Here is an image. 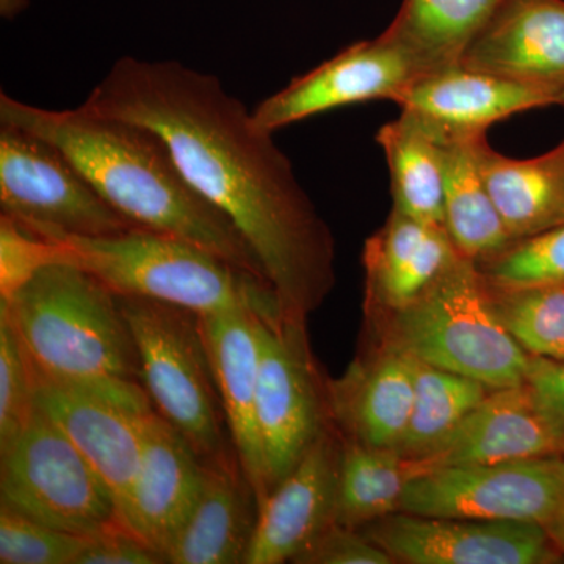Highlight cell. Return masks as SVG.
I'll list each match as a JSON object with an SVG mask.
<instances>
[{"instance_id":"cell-31","label":"cell","mask_w":564,"mask_h":564,"mask_svg":"<svg viewBox=\"0 0 564 564\" xmlns=\"http://www.w3.org/2000/svg\"><path fill=\"white\" fill-rule=\"evenodd\" d=\"M90 540L41 524L0 505L2 564H76Z\"/></svg>"},{"instance_id":"cell-37","label":"cell","mask_w":564,"mask_h":564,"mask_svg":"<svg viewBox=\"0 0 564 564\" xmlns=\"http://www.w3.org/2000/svg\"><path fill=\"white\" fill-rule=\"evenodd\" d=\"M545 530L551 534L552 541H554L558 551L564 554V503L562 505V508H560L555 518L549 522L547 527H545Z\"/></svg>"},{"instance_id":"cell-29","label":"cell","mask_w":564,"mask_h":564,"mask_svg":"<svg viewBox=\"0 0 564 564\" xmlns=\"http://www.w3.org/2000/svg\"><path fill=\"white\" fill-rule=\"evenodd\" d=\"M488 285L494 310L516 343L532 358L564 361V284Z\"/></svg>"},{"instance_id":"cell-27","label":"cell","mask_w":564,"mask_h":564,"mask_svg":"<svg viewBox=\"0 0 564 564\" xmlns=\"http://www.w3.org/2000/svg\"><path fill=\"white\" fill-rule=\"evenodd\" d=\"M426 470L422 458L358 441L345 444L340 454L337 524L358 529L397 513L406 486Z\"/></svg>"},{"instance_id":"cell-3","label":"cell","mask_w":564,"mask_h":564,"mask_svg":"<svg viewBox=\"0 0 564 564\" xmlns=\"http://www.w3.org/2000/svg\"><path fill=\"white\" fill-rule=\"evenodd\" d=\"M0 315L13 326L36 377L133 413L155 411L120 299L87 270L69 262L41 267L0 299Z\"/></svg>"},{"instance_id":"cell-33","label":"cell","mask_w":564,"mask_h":564,"mask_svg":"<svg viewBox=\"0 0 564 564\" xmlns=\"http://www.w3.org/2000/svg\"><path fill=\"white\" fill-rule=\"evenodd\" d=\"M55 245L28 231L9 215L0 217V299L10 296L41 267L54 262Z\"/></svg>"},{"instance_id":"cell-21","label":"cell","mask_w":564,"mask_h":564,"mask_svg":"<svg viewBox=\"0 0 564 564\" xmlns=\"http://www.w3.org/2000/svg\"><path fill=\"white\" fill-rule=\"evenodd\" d=\"M259 503L239 459L206 466L195 510L165 552L172 564H245Z\"/></svg>"},{"instance_id":"cell-24","label":"cell","mask_w":564,"mask_h":564,"mask_svg":"<svg viewBox=\"0 0 564 564\" xmlns=\"http://www.w3.org/2000/svg\"><path fill=\"white\" fill-rule=\"evenodd\" d=\"M500 0H403L383 32L417 63L422 76L459 65Z\"/></svg>"},{"instance_id":"cell-15","label":"cell","mask_w":564,"mask_h":564,"mask_svg":"<svg viewBox=\"0 0 564 564\" xmlns=\"http://www.w3.org/2000/svg\"><path fill=\"white\" fill-rule=\"evenodd\" d=\"M395 104L437 139L451 143L484 137L496 122L521 111L560 106V99L540 88L456 65L419 77Z\"/></svg>"},{"instance_id":"cell-5","label":"cell","mask_w":564,"mask_h":564,"mask_svg":"<svg viewBox=\"0 0 564 564\" xmlns=\"http://www.w3.org/2000/svg\"><path fill=\"white\" fill-rule=\"evenodd\" d=\"M392 314L388 344L419 361L491 391L525 384L533 358L505 328L488 281L469 259H459L414 303Z\"/></svg>"},{"instance_id":"cell-1","label":"cell","mask_w":564,"mask_h":564,"mask_svg":"<svg viewBox=\"0 0 564 564\" xmlns=\"http://www.w3.org/2000/svg\"><path fill=\"white\" fill-rule=\"evenodd\" d=\"M82 109L158 133L188 184L242 234L282 313L304 318L334 282L328 226L292 163L220 79L176 62L124 57Z\"/></svg>"},{"instance_id":"cell-18","label":"cell","mask_w":564,"mask_h":564,"mask_svg":"<svg viewBox=\"0 0 564 564\" xmlns=\"http://www.w3.org/2000/svg\"><path fill=\"white\" fill-rule=\"evenodd\" d=\"M258 314L265 313L237 310L225 314L199 315V318L232 444L258 497V503H261L269 496L270 488L258 425L261 361Z\"/></svg>"},{"instance_id":"cell-19","label":"cell","mask_w":564,"mask_h":564,"mask_svg":"<svg viewBox=\"0 0 564 564\" xmlns=\"http://www.w3.org/2000/svg\"><path fill=\"white\" fill-rule=\"evenodd\" d=\"M564 454L527 384L496 389L429 455L426 469Z\"/></svg>"},{"instance_id":"cell-28","label":"cell","mask_w":564,"mask_h":564,"mask_svg":"<svg viewBox=\"0 0 564 564\" xmlns=\"http://www.w3.org/2000/svg\"><path fill=\"white\" fill-rule=\"evenodd\" d=\"M489 391L473 378L415 359L413 413L397 452L410 458L429 455L484 402Z\"/></svg>"},{"instance_id":"cell-10","label":"cell","mask_w":564,"mask_h":564,"mask_svg":"<svg viewBox=\"0 0 564 564\" xmlns=\"http://www.w3.org/2000/svg\"><path fill=\"white\" fill-rule=\"evenodd\" d=\"M258 425L270 491L325 432L304 318L258 314Z\"/></svg>"},{"instance_id":"cell-11","label":"cell","mask_w":564,"mask_h":564,"mask_svg":"<svg viewBox=\"0 0 564 564\" xmlns=\"http://www.w3.org/2000/svg\"><path fill=\"white\" fill-rule=\"evenodd\" d=\"M369 540L410 564H551L562 552L544 525L392 513L370 522Z\"/></svg>"},{"instance_id":"cell-20","label":"cell","mask_w":564,"mask_h":564,"mask_svg":"<svg viewBox=\"0 0 564 564\" xmlns=\"http://www.w3.org/2000/svg\"><path fill=\"white\" fill-rule=\"evenodd\" d=\"M462 258L443 226L392 210L364 248L370 306L391 313L410 306Z\"/></svg>"},{"instance_id":"cell-17","label":"cell","mask_w":564,"mask_h":564,"mask_svg":"<svg viewBox=\"0 0 564 564\" xmlns=\"http://www.w3.org/2000/svg\"><path fill=\"white\" fill-rule=\"evenodd\" d=\"M32 375L36 406L61 426L93 469L101 475L122 519L139 474L144 422L151 413H133L99 397Z\"/></svg>"},{"instance_id":"cell-16","label":"cell","mask_w":564,"mask_h":564,"mask_svg":"<svg viewBox=\"0 0 564 564\" xmlns=\"http://www.w3.org/2000/svg\"><path fill=\"white\" fill-rule=\"evenodd\" d=\"M206 484V464L158 411L144 422L139 474L126 507L124 524L165 560L191 518ZM166 563V562H165Z\"/></svg>"},{"instance_id":"cell-25","label":"cell","mask_w":564,"mask_h":564,"mask_svg":"<svg viewBox=\"0 0 564 564\" xmlns=\"http://www.w3.org/2000/svg\"><path fill=\"white\" fill-rule=\"evenodd\" d=\"M391 172L393 210L444 228V141L402 110L377 133Z\"/></svg>"},{"instance_id":"cell-7","label":"cell","mask_w":564,"mask_h":564,"mask_svg":"<svg viewBox=\"0 0 564 564\" xmlns=\"http://www.w3.org/2000/svg\"><path fill=\"white\" fill-rule=\"evenodd\" d=\"M0 505L79 536L128 529L101 475L39 406L0 451Z\"/></svg>"},{"instance_id":"cell-36","label":"cell","mask_w":564,"mask_h":564,"mask_svg":"<svg viewBox=\"0 0 564 564\" xmlns=\"http://www.w3.org/2000/svg\"><path fill=\"white\" fill-rule=\"evenodd\" d=\"M165 563L158 551L144 543L128 529L91 538L76 564H161Z\"/></svg>"},{"instance_id":"cell-9","label":"cell","mask_w":564,"mask_h":564,"mask_svg":"<svg viewBox=\"0 0 564 564\" xmlns=\"http://www.w3.org/2000/svg\"><path fill=\"white\" fill-rule=\"evenodd\" d=\"M564 503V454L426 470L404 489L400 513L547 527Z\"/></svg>"},{"instance_id":"cell-8","label":"cell","mask_w":564,"mask_h":564,"mask_svg":"<svg viewBox=\"0 0 564 564\" xmlns=\"http://www.w3.org/2000/svg\"><path fill=\"white\" fill-rule=\"evenodd\" d=\"M0 207L43 239L141 229L107 203L57 147L11 126L0 129Z\"/></svg>"},{"instance_id":"cell-22","label":"cell","mask_w":564,"mask_h":564,"mask_svg":"<svg viewBox=\"0 0 564 564\" xmlns=\"http://www.w3.org/2000/svg\"><path fill=\"white\" fill-rule=\"evenodd\" d=\"M414 377L413 356L388 344L370 366L333 386L334 413L358 443L399 451L413 413Z\"/></svg>"},{"instance_id":"cell-38","label":"cell","mask_w":564,"mask_h":564,"mask_svg":"<svg viewBox=\"0 0 564 564\" xmlns=\"http://www.w3.org/2000/svg\"><path fill=\"white\" fill-rule=\"evenodd\" d=\"M25 6L28 0H0V10L6 18L17 17Z\"/></svg>"},{"instance_id":"cell-32","label":"cell","mask_w":564,"mask_h":564,"mask_svg":"<svg viewBox=\"0 0 564 564\" xmlns=\"http://www.w3.org/2000/svg\"><path fill=\"white\" fill-rule=\"evenodd\" d=\"M35 413L31 364L13 326L0 315V451L20 436Z\"/></svg>"},{"instance_id":"cell-13","label":"cell","mask_w":564,"mask_h":564,"mask_svg":"<svg viewBox=\"0 0 564 564\" xmlns=\"http://www.w3.org/2000/svg\"><path fill=\"white\" fill-rule=\"evenodd\" d=\"M343 447L328 430L259 503L245 564L293 562L336 522Z\"/></svg>"},{"instance_id":"cell-2","label":"cell","mask_w":564,"mask_h":564,"mask_svg":"<svg viewBox=\"0 0 564 564\" xmlns=\"http://www.w3.org/2000/svg\"><path fill=\"white\" fill-rule=\"evenodd\" d=\"M0 122L57 147L107 203L141 229L198 245L267 281L242 234L188 184L158 133L82 107L41 109L6 93Z\"/></svg>"},{"instance_id":"cell-6","label":"cell","mask_w":564,"mask_h":564,"mask_svg":"<svg viewBox=\"0 0 564 564\" xmlns=\"http://www.w3.org/2000/svg\"><path fill=\"white\" fill-rule=\"evenodd\" d=\"M152 406L192 445L206 466L236 462L202 318L176 304L121 296Z\"/></svg>"},{"instance_id":"cell-12","label":"cell","mask_w":564,"mask_h":564,"mask_svg":"<svg viewBox=\"0 0 564 564\" xmlns=\"http://www.w3.org/2000/svg\"><path fill=\"white\" fill-rule=\"evenodd\" d=\"M422 77L414 58L381 33L339 52L332 61L293 79L251 111L262 131L274 133L285 126L339 107L388 99L395 102Z\"/></svg>"},{"instance_id":"cell-14","label":"cell","mask_w":564,"mask_h":564,"mask_svg":"<svg viewBox=\"0 0 564 564\" xmlns=\"http://www.w3.org/2000/svg\"><path fill=\"white\" fill-rule=\"evenodd\" d=\"M459 65L552 93L564 106V0H500Z\"/></svg>"},{"instance_id":"cell-26","label":"cell","mask_w":564,"mask_h":564,"mask_svg":"<svg viewBox=\"0 0 564 564\" xmlns=\"http://www.w3.org/2000/svg\"><path fill=\"white\" fill-rule=\"evenodd\" d=\"M478 139L444 143V228L459 254L474 263L513 242L481 176Z\"/></svg>"},{"instance_id":"cell-4","label":"cell","mask_w":564,"mask_h":564,"mask_svg":"<svg viewBox=\"0 0 564 564\" xmlns=\"http://www.w3.org/2000/svg\"><path fill=\"white\" fill-rule=\"evenodd\" d=\"M46 240L55 245L54 262L87 270L117 295L159 300L198 315L237 310L284 315L269 282L176 237L135 229L120 236Z\"/></svg>"},{"instance_id":"cell-30","label":"cell","mask_w":564,"mask_h":564,"mask_svg":"<svg viewBox=\"0 0 564 564\" xmlns=\"http://www.w3.org/2000/svg\"><path fill=\"white\" fill-rule=\"evenodd\" d=\"M485 280L499 288L564 284V223L475 263Z\"/></svg>"},{"instance_id":"cell-35","label":"cell","mask_w":564,"mask_h":564,"mask_svg":"<svg viewBox=\"0 0 564 564\" xmlns=\"http://www.w3.org/2000/svg\"><path fill=\"white\" fill-rule=\"evenodd\" d=\"M525 384L564 452V361L533 358Z\"/></svg>"},{"instance_id":"cell-34","label":"cell","mask_w":564,"mask_h":564,"mask_svg":"<svg viewBox=\"0 0 564 564\" xmlns=\"http://www.w3.org/2000/svg\"><path fill=\"white\" fill-rule=\"evenodd\" d=\"M303 564H393L388 552L356 529L334 522L293 560Z\"/></svg>"},{"instance_id":"cell-23","label":"cell","mask_w":564,"mask_h":564,"mask_svg":"<svg viewBox=\"0 0 564 564\" xmlns=\"http://www.w3.org/2000/svg\"><path fill=\"white\" fill-rule=\"evenodd\" d=\"M478 165L511 240L564 223V140L532 159L507 158L488 139L475 143Z\"/></svg>"}]
</instances>
